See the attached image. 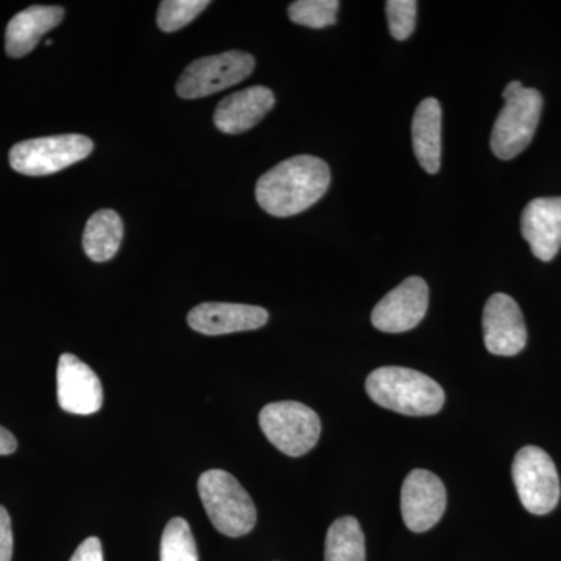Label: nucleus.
<instances>
[{
    "label": "nucleus",
    "mask_w": 561,
    "mask_h": 561,
    "mask_svg": "<svg viewBox=\"0 0 561 561\" xmlns=\"http://www.w3.org/2000/svg\"><path fill=\"white\" fill-rule=\"evenodd\" d=\"M330 183L327 162L311 154H298L279 162L257 180L256 201L271 216H297L316 205Z\"/></svg>",
    "instance_id": "f257e3e1"
},
{
    "label": "nucleus",
    "mask_w": 561,
    "mask_h": 561,
    "mask_svg": "<svg viewBox=\"0 0 561 561\" xmlns=\"http://www.w3.org/2000/svg\"><path fill=\"white\" fill-rule=\"evenodd\" d=\"M365 390L376 404L402 415H435L445 405L440 383L411 368H378L368 375Z\"/></svg>",
    "instance_id": "f03ea898"
},
{
    "label": "nucleus",
    "mask_w": 561,
    "mask_h": 561,
    "mask_svg": "<svg viewBox=\"0 0 561 561\" xmlns=\"http://www.w3.org/2000/svg\"><path fill=\"white\" fill-rule=\"evenodd\" d=\"M198 494L206 515L217 531L239 538L256 526L254 502L238 479L224 470L203 472L198 479Z\"/></svg>",
    "instance_id": "7ed1b4c3"
},
{
    "label": "nucleus",
    "mask_w": 561,
    "mask_h": 561,
    "mask_svg": "<svg viewBox=\"0 0 561 561\" xmlns=\"http://www.w3.org/2000/svg\"><path fill=\"white\" fill-rule=\"evenodd\" d=\"M504 106L491 133V150L500 160H513L526 150L540 124L542 98L534 88L512 81L504 92Z\"/></svg>",
    "instance_id": "20e7f679"
},
{
    "label": "nucleus",
    "mask_w": 561,
    "mask_h": 561,
    "mask_svg": "<svg viewBox=\"0 0 561 561\" xmlns=\"http://www.w3.org/2000/svg\"><path fill=\"white\" fill-rule=\"evenodd\" d=\"M260 426L267 440L289 457H301L316 448L321 434L317 412L297 401H279L265 405Z\"/></svg>",
    "instance_id": "39448f33"
},
{
    "label": "nucleus",
    "mask_w": 561,
    "mask_h": 561,
    "mask_svg": "<svg viewBox=\"0 0 561 561\" xmlns=\"http://www.w3.org/2000/svg\"><path fill=\"white\" fill-rule=\"evenodd\" d=\"M94 144L83 135H58L22 140L10 150L14 171L28 176L51 175L90 157Z\"/></svg>",
    "instance_id": "423d86ee"
},
{
    "label": "nucleus",
    "mask_w": 561,
    "mask_h": 561,
    "mask_svg": "<svg viewBox=\"0 0 561 561\" xmlns=\"http://www.w3.org/2000/svg\"><path fill=\"white\" fill-rule=\"evenodd\" d=\"M513 482L527 512L548 515L560 501V479L549 454L537 446H524L513 460Z\"/></svg>",
    "instance_id": "0eeeda50"
},
{
    "label": "nucleus",
    "mask_w": 561,
    "mask_h": 561,
    "mask_svg": "<svg viewBox=\"0 0 561 561\" xmlns=\"http://www.w3.org/2000/svg\"><path fill=\"white\" fill-rule=\"evenodd\" d=\"M254 58L245 51L231 50L195 60L176 81V94L183 99H202L241 83L251 76Z\"/></svg>",
    "instance_id": "6e6552de"
},
{
    "label": "nucleus",
    "mask_w": 561,
    "mask_h": 561,
    "mask_svg": "<svg viewBox=\"0 0 561 561\" xmlns=\"http://www.w3.org/2000/svg\"><path fill=\"white\" fill-rule=\"evenodd\" d=\"M430 306V287L420 276L402 280L390 290L371 312L376 330L400 334L419 327Z\"/></svg>",
    "instance_id": "1a4fd4ad"
},
{
    "label": "nucleus",
    "mask_w": 561,
    "mask_h": 561,
    "mask_svg": "<svg viewBox=\"0 0 561 561\" xmlns=\"http://www.w3.org/2000/svg\"><path fill=\"white\" fill-rule=\"evenodd\" d=\"M446 502L445 483L434 472L413 470L402 483V519L415 534H423L440 522Z\"/></svg>",
    "instance_id": "9d476101"
},
{
    "label": "nucleus",
    "mask_w": 561,
    "mask_h": 561,
    "mask_svg": "<svg viewBox=\"0 0 561 561\" xmlns=\"http://www.w3.org/2000/svg\"><path fill=\"white\" fill-rule=\"evenodd\" d=\"M483 342L494 356H516L526 348L527 330L518 302L505 294L491 295L483 308Z\"/></svg>",
    "instance_id": "9b49d317"
},
{
    "label": "nucleus",
    "mask_w": 561,
    "mask_h": 561,
    "mask_svg": "<svg viewBox=\"0 0 561 561\" xmlns=\"http://www.w3.org/2000/svg\"><path fill=\"white\" fill-rule=\"evenodd\" d=\"M58 404L73 415H92L101 411V379L90 365L73 354H61L57 370Z\"/></svg>",
    "instance_id": "f8f14e48"
},
{
    "label": "nucleus",
    "mask_w": 561,
    "mask_h": 561,
    "mask_svg": "<svg viewBox=\"0 0 561 561\" xmlns=\"http://www.w3.org/2000/svg\"><path fill=\"white\" fill-rule=\"evenodd\" d=\"M267 321L268 312L264 308L238 302H203L187 316L192 330L205 335L260 330Z\"/></svg>",
    "instance_id": "ddd939ff"
},
{
    "label": "nucleus",
    "mask_w": 561,
    "mask_h": 561,
    "mask_svg": "<svg viewBox=\"0 0 561 561\" xmlns=\"http://www.w3.org/2000/svg\"><path fill=\"white\" fill-rule=\"evenodd\" d=\"M522 232L538 260L552 261L561 249V197L531 201L523 210Z\"/></svg>",
    "instance_id": "4468645a"
},
{
    "label": "nucleus",
    "mask_w": 561,
    "mask_h": 561,
    "mask_svg": "<svg viewBox=\"0 0 561 561\" xmlns=\"http://www.w3.org/2000/svg\"><path fill=\"white\" fill-rule=\"evenodd\" d=\"M275 106V94L265 87H251L228 95L214 113V125L227 135L249 131Z\"/></svg>",
    "instance_id": "2eb2a0df"
},
{
    "label": "nucleus",
    "mask_w": 561,
    "mask_h": 561,
    "mask_svg": "<svg viewBox=\"0 0 561 561\" xmlns=\"http://www.w3.org/2000/svg\"><path fill=\"white\" fill-rule=\"evenodd\" d=\"M65 10L61 7L33 5L21 11L7 25L5 50L11 58L31 54L46 33L61 24Z\"/></svg>",
    "instance_id": "dca6fc26"
},
{
    "label": "nucleus",
    "mask_w": 561,
    "mask_h": 561,
    "mask_svg": "<svg viewBox=\"0 0 561 561\" xmlns=\"http://www.w3.org/2000/svg\"><path fill=\"white\" fill-rule=\"evenodd\" d=\"M442 105L437 99H424L412 122L413 151L421 168L427 173L440 171Z\"/></svg>",
    "instance_id": "f3484780"
},
{
    "label": "nucleus",
    "mask_w": 561,
    "mask_h": 561,
    "mask_svg": "<svg viewBox=\"0 0 561 561\" xmlns=\"http://www.w3.org/2000/svg\"><path fill=\"white\" fill-rule=\"evenodd\" d=\"M124 224L113 209H101L92 214L83 232V249L94 262L113 260L121 249Z\"/></svg>",
    "instance_id": "a211bd4d"
},
{
    "label": "nucleus",
    "mask_w": 561,
    "mask_h": 561,
    "mask_svg": "<svg viewBox=\"0 0 561 561\" xmlns=\"http://www.w3.org/2000/svg\"><path fill=\"white\" fill-rule=\"evenodd\" d=\"M324 561H365V537L354 516L335 519L324 541Z\"/></svg>",
    "instance_id": "6ab92c4d"
},
{
    "label": "nucleus",
    "mask_w": 561,
    "mask_h": 561,
    "mask_svg": "<svg viewBox=\"0 0 561 561\" xmlns=\"http://www.w3.org/2000/svg\"><path fill=\"white\" fill-rule=\"evenodd\" d=\"M161 561H198L197 545L190 523L173 518L161 538Z\"/></svg>",
    "instance_id": "aec40b11"
},
{
    "label": "nucleus",
    "mask_w": 561,
    "mask_h": 561,
    "mask_svg": "<svg viewBox=\"0 0 561 561\" xmlns=\"http://www.w3.org/2000/svg\"><path fill=\"white\" fill-rule=\"evenodd\" d=\"M337 0H297L290 3L289 18L295 24L309 28H327L337 22Z\"/></svg>",
    "instance_id": "412c9836"
},
{
    "label": "nucleus",
    "mask_w": 561,
    "mask_h": 561,
    "mask_svg": "<svg viewBox=\"0 0 561 561\" xmlns=\"http://www.w3.org/2000/svg\"><path fill=\"white\" fill-rule=\"evenodd\" d=\"M208 5V0H164L158 9V27L165 33L180 31Z\"/></svg>",
    "instance_id": "4be33fe9"
},
{
    "label": "nucleus",
    "mask_w": 561,
    "mask_h": 561,
    "mask_svg": "<svg viewBox=\"0 0 561 561\" xmlns=\"http://www.w3.org/2000/svg\"><path fill=\"white\" fill-rule=\"evenodd\" d=\"M416 10H419V2L415 0H389L386 3L387 20L394 39L411 38L415 31Z\"/></svg>",
    "instance_id": "5701e85b"
},
{
    "label": "nucleus",
    "mask_w": 561,
    "mask_h": 561,
    "mask_svg": "<svg viewBox=\"0 0 561 561\" xmlns=\"http://www.w3.org/2000/svg\"><path fill=\"white\" fill-rule=\"evenodd\" d=\"M13 557V530L9 512L0 505V561H11Z\"/></svg>",
    "instance_id": "b1692460"
},
{
    "label": "nucleus",
    "mask_w": 561,
    "mask_h": 561,
    "mask_svg": "<svg viewBox=\"0 0 561 561\" xmlns=\"http://www.w3.org/2000/svg\"><path fill=\"white\" fill-rule=\"evenodd\" d=\"M69 561H103L102 542L98 537L87 538Z\"/></svg>",
    "instance_id": "393cba45"
},
{
    "label": "nucleus",
    "mask_w": 561,
    "mask_h": 561,
    "mask_svg": "<svg viewBox=\"0 0 561 561\" xmlns=\"http://www.w3.org/2000/svg\"><path fill=\"white\" fill-rule=\"evenodd\" d=\"M18 449V442L9 430L0 426V456H10Z\"/></svg>",
    "instance_id": "a878e982"
}]
</instances>
